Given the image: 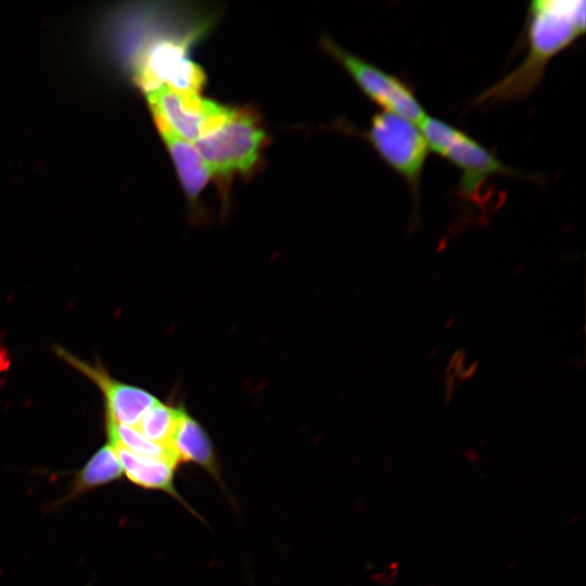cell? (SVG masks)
Here are the masks:
<instances>
[{
    "mask_svg": "<svg viewBox=\"0 0 586 586\" xmlns=\"http://www.w3.org/2000/svg\"><path fill=\"white\" fill-rule=\"evenodd\" d=\"M106 429L111 445H119L139 456L163 458L179 463L170 449L149 440L135 426L107 421Z\"/></svg>",
    "mask_w": 586,
    "mask_h": 586,
    "instance_id": "13",
    "label": "cell"
},
{
    "mask_svg": "<svg viewBox=\"0 0 586 586\" xmlns=\"http://www.w3.org/2000/svg\"><path fill=\"white\" fill-rule=\"evenodd\" d=\"M111 446L129 481L143 488L166 492L181 500L174 486V472L177 462L163 458L139 456L119 445Z\"/></svg>",
    "mask_w": 586,
    "mask_h": 586,
    "instance_id": "10",
    "label": "cell"
},
{
    "mask_svg": "<svg viewBox=\"0 0 586 586\" xmlns=\"http://www.w3.org/2000/svg\"><path fill=\"white\" fill-rule=\"evenodd\" d=\"M326 50L343 66L361 92L383 111L419 125L428 115L416 93L403 79L324 38Z\"/></svg>",
    "mask_w": 586,
    "mask_h": 586,
    "instance_id": "5",
    "label": "cell"
},
{
    "mask_svg": "<svg viewBox=\"0 0 586 586\" xmlns=\"http://www.w3.org/2000/svg\"><path fill=\"white\" fill-rule=\"evenodd\" d=\"M56 353L102 391L106 400L107 421L137 426L144 413L158 402L142 388L113 380L101 367L90 366L60 347H56Z\"/></svg>",
    "mask_w": 586,
    "mask_h": 586,
    "instance_id": "8",
    "label": "cell"
},
{
    "mask_svg": "<svg viewBox=\"0 0 586 586\" xmlns=\"http://www.w3.org/2000/svg\"><path fill=\"white\" fill-rule=\"evenodd\" d=\"M584 0H534L526 14L525 59L473 101L474 105L518 101L540 84L548 63L585 33Z\"/></svg>",
    "mask_w": 586,
    "mask_h": 586,
    "instance_id": "1",
    "label": "cell"
},
{
    "mask_svg": "<svg viewBox=\"0 0 586 586\" xmlns=\"http://www.w3.org/2000/svg\"><path fill=\"white\" fill-rule=\"evenodd\" d=\"M119 459L111 445H105L97 450L86 464L76 473L71 484V492L61 504L113 481L123 475Z\"/></svg>",
    "mask_w": 586,
    "mask_h": 586,
    "instance_id": "12",
    "label": "cell"
},
{
    "mask_svg": "<svg viewBox=\"0 0 586 586\" xmlns=\"http://www.w3.org/2000/svg\"><path fill=\"white\" fill-rule=\"evenodd\" d=\"M368 142L380 158L408 186L415 202L420 186L429 145L419 126L391 112H377L366 131Z\"/></svg>",
    "mask_w": 586,
    "mask_h": 586,
    "instance_id": "4",
    "label": "cell"
},
{
    "mask_svg": "<svg viewBox=\"0 0 586 586\" xmlns=\"http://www.w3.org/2000/svg\"><path fill=\"white\" fill-rule=\"evenodd\" d=\"M170 449L178 462L199 464L219 481V467L212 442L200 423L184 410L174 432Z\"/></svg>",
    "mask_w": 586,
    "mask_h": 586,
    "instance_id": "11",
    "label": "cell"
},
{
    "mask_svg": "<svg viewBox=\"0 0 586 586\" xmlns=\"http://www.w3.org/2000/svg\"><path fill=\"white\" fill-rule=\"evenodd\" d=\"M154 119L187 196L195 201L212 176L206 164L192 142L176 135L162 120Z\"/></svg>",
    "mask_w": 586,
    "mask_h": 586,
    "instance_id": "9",
    "label": "cell"
},
{
    "mask_svg": "<svg viewBox=\"0 0 586 586\" xmlns=\"http://www.w3.org/2000/svg\"><path fill=\"white\" fill-rule=\"evenodd\" d=\"M196 41L189 37H166L146 50L139 69L145 90L166 86L182 94H200L205 84L202 67L188 56V48Z\"/></svg>",
    "mask_w": 586,
    "mask_h": 586,
    "instance_id": "7",
    "label": "cell"
},
{
    "mask_svg": "<svg viewBox=\"0 0 586 586\" xmlns=\"http://www.w3.org/2000/svg\"><path fill=\"white\" fill-rule=\"evenodd\" d=\"M418 126L430 152L459 170L457 195L463 201L481 203L483 188L493 176L519 175L479 141L440 118L426 115Z\"/></svg>",
    "mask_w": 586,
    "mask_h": 586,
    "instance_id": "2",
    "label": "cell"
},
{
    "mask_svg": "<svg viewBox=\"0 0 586 586\" xmlns=\"http://www.w3.org/2000/svg\"><path fill=\"white\" fill-rule=\"evenodd\" d=\"M265 139L255 113L235 107L219 128L193 144L211 175L221 178L250 171L258 161Z\"/></svg>",
    "mask_w": 586,
    "mask_h": 586,
    "instance_id": "3",
    "label": "cell"
},
{
    "mask_svg": "<svg viewBox=\"0 0 586 586\" xmlns=\"http://www.w3.org/2000/svg\"><path fill=\"white\" fill-rule=\"evenodd\" d=\"M145 94L154 118L192 143L219 128L233 109L163 85L145 90Z\"/></svg>",
    "mask_w": 586,
    "mask_h": 586,
    "instance_id": "6",
    "label": "cell"
},
{
    "mask_svg": "<svg viewBox=\"0 0 586 586\" xmlns=\"http://www.w3.org/2000/svg\"><path fill=\"white\" fill-rule=\"evenodd\" d=\"M182 412L183 409L173 408L157 402L144 413L135 428L149 440L170 449V442Z\"/></svg>",
    "mask_w": 586,
    "mask_h": 586,
    "instance_id": "14",
    "label": "cell"
}]
</instances>
